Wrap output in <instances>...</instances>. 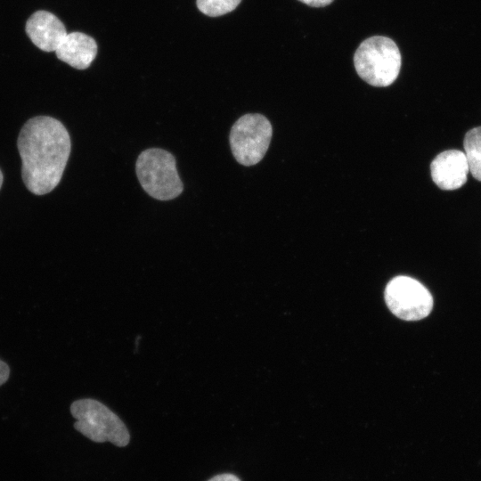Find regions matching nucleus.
Returning <instances> with one entry per match:
<instances>
[{"mask_svg":"<svg viewBox=\"0 0 481 481\" xmlns=\"http://www.w3.org/2000/svg\"><path fill=\"white\" fill-rule=\"evenodd\" d=\"M2 183H3V174L0 170V189H1Z\"/></svg>","mask_w":481,"mask_h":481,"instance_id":"2eb2a0df","label":"nucleus"},{"mask_svg":"<svg viewBox=\"0 0 481 481\" xmlns=\"http://www.w3.org/2000/svg\"><path fill=\"white\" fill-rule=\"evenodd\" d=\"M272 126L261 114H246L232 126L230 145L234 159L243 166L258 163L272 138Z\"/></svg>","mask_w":481,"mask_h":481,"instance_id":"39448f33","label":"nucleus"},{"mask_svg":"<svg viewBox=\"0 0 481 481\" xmlns=\"http://www.w3.org/2000/svg\"><path fill=\"white\" fill-rule=\"evenodd\" d=\"M311 7H323L330 4L334 0H298Z\"/></svg>","mask_w":481,"mask_h":481,"instance_id":"ddd939ff","label":"nucleus"},{"mask_svg":"<svg viewBox=\"0 0 481 481\" xmlns=\"http://www.w3.org/2000/svg\"><path fill=\"white\" fill-rule=\"evenodd\" d=\"M208 481H240L239 477H237L233 474H220L217 476H215L214 477L210 478Z\"/></svg>","mask_w":481,"mask_h":481,"instance_id":"4468645a","label":"nucleus"},{"mask_svg":"<svg viewBox=\"0 0 481 481\" xmlns=\"http://www.w3.org/2000/svg\"><path fill=\"white\" fill-rule=\"evenodd\" d=\"M434 183L442 190L461 188L469 172L466 155L459 150H448L438 154L430 164Z\"/></svg>","mask_w":481,"mask_h":481,"instance_id":"0eeeda50","label":"nucleus"},{"mask_svg":"<svg viewBox=\"0 0 481 481\" xmlns=\"http://www.w3.org/2000/svg\"><path fill=\"white\" fill-rule=\"evenodd\" d=\"M25 29L32 43L45 52H55L68 34L60 19L43 10L29 18Z\"/></svg>","mask_w":481,"mask_h":481,"instance_id":"6e6552de","label":"nucleus"},{"mask_svg":"<svg viewBox=\"0 0 481 481\" xmlns=\"http://www.w3.org/2000/svg\"><path fill=\"white\" fill-rule=\"evenodd\" d=\"M358 76L373 86H390L401 69V53L390 38L374 36L358 46L354 56Z\"/></svg>","mask_w":481,"mask_h":481,"instance_id":"f03ea898","label":"nucleus"},{"mask_svg":"<svg viewBox=\"0 0 481 481\" xmlns=\"http://www.w3.org/2000/svg\"><path fill=\"white\" fill-rule=\"evenodd\" d=\"M135 169L143 189L154 199L169 200L179 196L183 190L175 159L165 150L151 148L143 151L136 160Z\"/></svg>","mask_w":481,"mask_h":481,"instance_id":"20e7f679","label":"nucleus"},{"mask_svg":"<svg viewBox=\"0 0 481 481\" xmlns=\"http://www.w3.org/2000/svg\"><path fill=\"white\" fill-rule=\"evenodd\" d=\"M10 376V367L0 359V387L4 384Z\"/></svg>","mask_w":481,"mask_h":481,"instance_id":"f8f14e48","label":"nucleus"},{"mask_svg":"<svg viewBox=\"0 0 481 481\" xmlns=\"http://www.w3.org/2000/svg\"><path fill=\"white\" fill-rule=\"evenodd\" d=\"M241 0H197L199 10L210 17H217L233 11Z\"/></svg>","mask_w":481,"mask_h":481,"instance_id":"9b49d317","label":"nucleus"},{"mask_svg":"<svg viewBox=\"0 0 481 481\" xmlns=\"http://www.w3.org/2000/svg\"><path fill=\"white\" fill-rule=\"evenodd\" d=\"M463 146L469 172L475 179L481 182V126L467 132Z\"/></svg>","mask_w":481,"mask_h":481,"instance_id":"9d476101","label":"nucleus"},{"mask_svg":"<svg viewBox=\"0 0 481 481\" xmlns=\"http://www.w3.org/2000/svg\"><path fill=\"white\" fill-rule=\"evenodd\" d=\"M26 187L36 195L53 191L60 183L70 153V138L57 119L39 116L22 126L18 141Z\"/></svg>","mask_w":481,"mask_h":481,"instance_id":"f257e3e1","label":"nucleus"},{"mask_svg":"<svg viewBox=\"0 0 481 481\" xmlns=\"http://www.w3.org/2000/svg\"><path fill=\"white\" fill-rule=\"evenodd\" d=\"M385 299L389 310L405 321L423 319L433 307L429 291L420 281L407 276L395 277L387 283Z\"/></svg>","mask_w":481,"mask_h":481,"instance_id":"423d86ee","label":"nucleus"},{"mask_svg":"<svg viewBox=\"0 0 481 481\" xmlns=\"http://www.w3.org/2000/svg\"><path fill=\"white\" fill-rule=\"evenodd\" d=\"M70 412L76 419L74 428L96 443L110 442L123 447L130 440L129 432L120 418L101 402L84 398L74 401Z\"/></svg>","mask_w":481,"mask_h":481,"instance_id":"7ed1b4c3","label":"nucleus"},{"mask_svg":"<svg viewBox=\"0 0 481 481\" xmlns=\"http://www.w3.org/2000/svg\"><path fill=\"white\" fill-rule=\"evenodd\" d=\"M55 53L61 61L77 69L90 66L97 54V44L94 39L81 32L66 35Z\"/></svg>","mask_w":481,"mask_h":481,"instance_id":"1a4fd4ad","label":"nucleus"}]
</instances>
